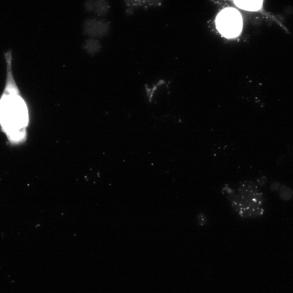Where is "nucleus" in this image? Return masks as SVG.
Listing matches in <instances>:
<instances>
[{"instance_id":"nucleus-9","label":"nucleus","mask_w":293,"mask_h":293,"mask_svg":"<svg viewBox=\"0 0 293 293\" xmlns=\"http://www.w3.org/2000/svg\"><path fill=\"white\" fill-rule=\"evenodd\" d=\"M279 195L283 200L288 201L293 198V190L289 187L282 185L279 189Z\"/></svg>"},{"instance_id":"nucleus-11","label":"nucleus","mask_w":293,"mask_h":293,"mask_svg":"<svg viewBox=\"0 0 293 293\" xmlns=\"http://www.w3.org/2000/svg\"><path fill=\"white\" fill-rule=\"evenodd\" d=\"M267 182V177L264 176H262L259 177V178L256 181V184L259 185L261 186H265Z\"/></svg>"},{"instance_id":"nucleus-2","label":"nucleus","mask_w":293,"mask_h":293,"mask_svg":"<svg viewBox=\"0 0 293 293\" xmlns=\"http://www.w3.org/2000/svg\"><path fill=\"white\" fill-rule=\"evenodd\" d=\"M217 23L219 32L226 37H235L242 30V17L239 12L234 8L223 10L218 16Z\"/></svg>"},{"instance_id":"nucleus-3","label":"nucleus","mask_w":293,"mask_h":293,"mask_svg":"<svg viewBox=\"0 0 293 293\" xmlns=\"http://www.w3.org/2000/svg\"><path fill=\"white\" fill-rule=\"evenodd\" d=\"M237 195L244 203L254 209L262 208L265 203L264 194L260 191L257 184L251 181L241 182Z\"/></svg>"},{"instance_id":"nucleus-10","label":"nucleus","mask_w":293,"mask_h":293,"mask_svg":"<svg viewBox=\"0 0 293 293\" xmlns=\"http://www.w3.org/2000/svg\"><path fill=\"white\" fill-rule=\"evenodd\" d=\"M87 47L90 53H95L100 50L101 44L99 41L91 39L88 41Z\"/></svg>"},{"instance_id":"nucleus-6","label":"nucleus","mask_w":293,"mask_h":293,"mask_svg":"<svg viewBox=\"0 0 293 293\" xmlns=\"http://www.w3.org/2000/svg\"><path fill=\"white\" fill-rule=\"evenodd\" d=\"M87 5L89 10H93L95 13L99 15H104L108 13L109 5L108 2L105 1H89Z\"/></svg>"},{"instance_id":"nucleus-1","label":"nucleus","mask_w":293,"mask_h":293,"mask_svg":"<svg viewBox=\"0 0 293 293\" xmlns=\"http://www.w3.org/2000/svg\"><path fill=\"white\" fill-rule=\"evenodd\" d=\"M4 58L7 64V78L0 100V122L2 130L9 142L19 144L26 138L29 122L28 111L12 72L11 51L5 53Z\"/></svg>"},{"instance_id":"nucleus-12","label":"nucleus","mask_w":293,"mask_h":293,"mask_svg":"<svg viewBox=\"0 0 293 293\" xmlns=\"http://www.w3.org/2000/svg\"><path fill=\"white\" fill-rule=\"evenodd\" d=\"M282 186L279 182H274L271 185V189L272 191H278Z\"/></svg>"},{"instance_id":"nucleus-7","label":"nucleus","mask_w":293,"mask_h":293,"mask_svg":"<svg viewBox=\"0 0 293 293\" xmlns=\"http://www.w3.org/2000/svg\"><path fill=\"white\" fill-rule=\"evenodd\" d=\"M234 3L241 9L249 10L256 11L261 8L263 1H235Z\"/></svg>"},{"instance_id":"nucleus-13","label":"nucleus","mask_w":293,"mask_h":293,"mask_svg":"<svg viewBox=\"0 0 293 293\" xmlns=\"http://www.w3.org/2000/svg\"><path fill=\"white\" fill-rule=\"evenodd\" d=\"M199 221L200 222V224L201 225H203L205 224L206 222V218L205 216L203 214H201L199 216Z\"/></svg>"},{"instance_id":"nucleus-5","label":"nucleus","mask_w":293,"mask_h":293,"mask_svg":"<svg viewBox=\"0 0 293 293\" xmlns=\"http://www.w3.org/2000/svg\"><path fill=\"white\" fill-rule=\"evenodd\" d=\"M109 29L108 24L102 20L93 19L89 21L87 23V32L91 36L106 35L108 32Z\"/></svg>"},{"instance_id":"nucleus-4","label":"nucleus","mask_w":293,"mask_h":293,"mask_svg":"<svg viewBox=\"0 0 293 293\" xmlns=\"http://www.w3.org/2000/svg\"><path fill=\"white\" fill-rule=\"evenodd\" d=\"M228 199L234 210L243 218L256 217L264 215L265 210L263 208L256 209L249 206L235 192L229 194Z\"/></svg>"},{"instance_id":"nucleus-8","label":"nucleus","mask_w":293,"mask_h":293,"mask_svg":"<svg viewBox=\"0 0 293 293\" xmlns=\"http://www.w3.org/2000/svg\"><path fill=\"white\" fill-rule=\"evenodd\" d=\"M128 7H139L145 5V6L158 5L160 2L158 1H126Z\"/></svg>"}]
</instances>
